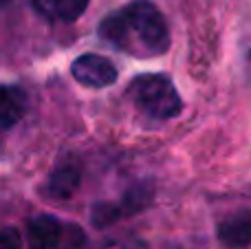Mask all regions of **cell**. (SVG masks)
<instances>
[{"mask_svg": "<svg viewBox=\"0 0 251 249\" xmlns=\"http://www.w3.org/2000/svg\"><path fill=\"white\" fill-rule=\"evenodd\" d=\"M100 35L130 55H163L170 49V26L152 0H132L101 20Z\"/></svg>", "mask_w": 251, "mask_h": 249, "instance_id": "cell-1", "label": "cell"}, {"mask_svg": "<svg viewBox=\"0 0 251 249\" xmlns=\"http://www.w3.org/2000/svg\"><path fill=\"white\" fill-rule=\"evenodd\" d=\"M128 97L139 108V113L154 122H170L183 110V100L176 86L168 75L161 73L137 75L128 86Z\"/></svg>", "mask_w": 251, "mask_h": 249, "instance_id": "cell-2", "label": "cell"}, {"mask_svg": "<svg viewBox=\"0 0 251 249\" xmlns=\"http://www.w3.org/2000/svg\"><path fill=\"white\" fill-rule=\"evenodd\" d=\"M71 73L82 86L106 88L117 82V66L104 55L97 53H82L71 64Z\"/></svg>", "mask_w": 251, "mask_h": 249, "instance_id": "cell-3", "label": "cell"}, {"mask_svg": "<svg viewBox=\"0 0 251 249\" xmlns=\"http://www.w3.org/2000/svg\"><path fill=\"white\" fill-rule=\"evenodd\" d=\"M216 236L225 249H249L251 247V207H243L227 214L216 225Z\"/></svg>", "mask_w": 251, "mask_h": 249, "instance_id": "cell-4", "label": "cell"}, {"mask_svg": "<svg viewBox=\"0 0 251 249\" xmlns=\"http://www.w3.org/2000/svg\"><path fill=\"white\" fill-rule=\"evenodd\" d=\"M79 185H82V168H79V163L73 157L60 159L47 179V194L51 199L66 201V199H73V194L79 190Z\"/></svg>", "mask_w": 251, "mask_h": 249, "instance_id": "cell-5", "label": "cell"}, {"mask_svg": "<svg viewBox=\"0 0 251 249\" xmlns=\"http://www.w3.org/2000/svg\"><path fill=\"white\" fill-rule=\"evenodd\" d=\"M64 225L51 214H35L26 221V236L31 249H55L62 241Z\"/></svg>", "mask_w": 251, "mask_h": 249, "instance_id": "cell-6", "label": "cell"}, {"mask_svg": "<svg viewBox=\"0 0 251 249\" xmlns=\"http://www.w3.org/2000/svg\"><path fill=\"white\" fill-rule=\"evenodd\" d=\"M29 97L25 88L13 84H0V132H7L25 117Z\"/></svg>", "mask_w": 251, "mask_h": 249, "instance_id": "cell-7", "label": "cell"}, {"mask_svg": "<svg viewBox=\"0 0 251 249\" xmlns=\"http://www.w3.org/2000/svg\"><path fill=\"white\" fill-rule=\"evenodd\" d=\"M152 199H154V192H152V188L148 183L132 185L122 199L124 214H137V212L146 210V207L152 203Z\"/></svg>", "mask_w": 251, "mask_h": 249, "instance_id": "cell-8", "label": "cell"}, {"mask_svg": "<svg viewBox=\"0 0 251 249\" xmlns=\"http://www.w3.org/2000/svg\"><path fill=\"white\" fill-rule=\"evenodd\" d=\"M122 216H124L122 203H97V205L93 207L91 221L95 227H108V225L117 223Z\"/></svg>", "mask_w": 251, "mask_h": 249, "instance_id": "cell-9", "label": "cell"}, {"mask_svg": "<svg viewBox=\"0 0 251 249\" xmlns=\"http://www.w3.org/2000/svg\"><path fill=\"white\" fill-rule=\"evenodd\" d=\"M91 0H57L55 4V20L62 22H75L84 16Z\"/></svg>", "mask_w": 251, "mask_h": 249, "instance_id": "cell-10", "label": "cell"}, {"mask_svg": "<svg viewBox=\"0 0 251 249\" xmlns=\"http://www.w3.org/2000/svg\"><path fill=\"white\" fill-rule=\"evenodd\" d=\"M0 249H22V236L16 227L0 229Z\"/></svg>", "mask_w": 251, "mask_h": 249, "instance_id": "cell-11", "label": "cell"}, {"mask_svg": "<svg viewBox=\"0 0 251 249\" xmlns=\"http://www.w3.org/2000/svg\"><path fill=\"white\" fill-rule=\"evenodd\" d=\"M38 16L47 18V20H55V4L57 0H26Z\"/></svg>", "mask_w": 251, "mask_h": 249, "instance_id": "cell-12", "label": "cell"}, {"mask_svg": "<svg viewBox=\"0 0 251 249\" xmlns=\"http://www.w3.org/2000/svg\"><path fill=\"white\" fill-rule=\"evenodd\" d=\"M101 249H146V245L139 241H113L106 243Z\"/></svg>", "mask_w": 251, "mask_h": 249, "instance_id": "cell-13", "label": "cell"}, {"mask_svg": "<svg viewBox=\"0 0 251 249\" xmlns=\"http://www.w3.org/2000/svg\"><path fill=\"white\" fill-rule=\"evenodd\" d=\"M9 2V0H0V7H4V4H7Z\"/></svg>", "mask_w": 251, "mask_h": 249, "instance_id": "cell-14", "label": "cell"}]
</instances>
